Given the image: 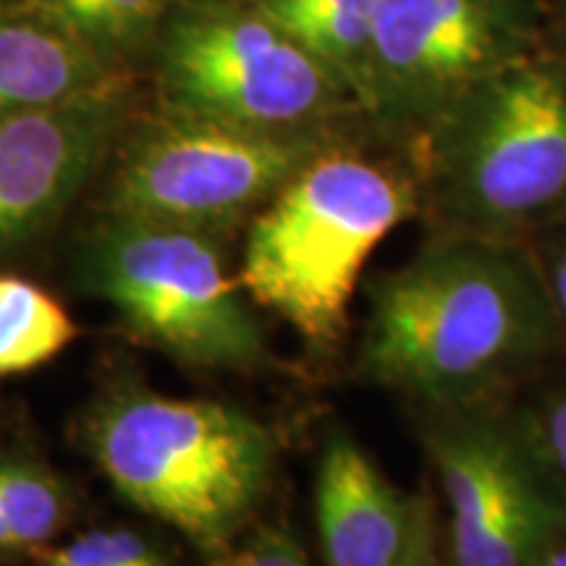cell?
<instances>
[{
	"label": "cell",
	"mask_w": 566,
	"mask_h": 566,
	"mask_svg": "<svg viewBox=\"0 0 566 566\" xmlns=\"http://www.w3.org/2000/svg\"><path fill=\"white\" fill-rule=\"evenodd\" d=\"M562 342L530 242L430 231L370 289L367 380L424 412L493 405Z\"/></svg>",
	"instance_id": "cell-1"
},
{
	"label": "cell",
	"mask_w": 566,
	"mask_h": 566,
	"mask_svg": "<svg viewBox=\"0 0 566 566\" xmlns=\"http://www.w3.org/2000/svg\"><path fill=\"white\" fill-rule=\"evenodd\" d=\"M405 153L430 231L535 242L566 221V53L546 42L488 74Z\"/></svg>",
	"instance_id": "cell-2"
},
{
	"label": "cell",
	"mask_w": 566,
	"mask_h": 566,
	"mask_svg": "<svg viewBox=\"0 0 566 566\" xmlns=\"http://www.w3.org/2000/svg\"><path fill=\"white\" fill-rule=\"evenodd\" d=\"M420 212L405 147L375 155L336 139L252 218L239 283L313 349H334L375 247Z\"/></svg>",
	"instance_id": "cell-3"
},
{
	"label": "cell",
	"mask_w": 566,
	"mask_h": 566,
	"mask_svg": "<svg viewBox=\"0 0 566 566\" xmlns=\"http://www.w3.org/2000/svg\"><path fill=\"white\" fill-rule=\"evenodd\" d=\"M84 446L122 499L210 556L231 546L273 475V438L244 409L142 386L90 409Z\"/></svg>",
	"instance_id": "cell-4"
},
{
	"label": "cell",
	"mask_w": 566,
	"mask_h": 566,
	"mask_svg": "<svg viewBox=\"0 0 566 566\" xmlns=\"http://www.w3.org/2000/svg\"><path fill=\"white\" fill-rule=\"evenodd\" d=\"M160 111L265 132H338L363 116L342 82L258 0H197L158 45ZM365 118V116H363Z\"/></svg>",
	"instance_id": "cell-5"
},
{
	"label": "cell",
	"mask_w": 566,
	"mask_h": 566,
	"mask_svg": "<svg viewBox=\"0 0 566 566\" xmlns=\"http://www.w3.org/2000/svg\"><path fill=\"white\" fill-rule=\"evenodd\" d=\"M84 281L142 342L202 370L265 363L260 323L226 271L216 233L111 216L84 252Z\"/></svg>",
	"instance_id": "cell-6"
},
{
	"label": "cell",
	"mask_w": 566,
	"mask_h": 566,
	"mask_svg": "<svg viewBox=\"0 0 566 566\" xmlns=\"http://www.w3.org/2000/svg\"><path fill=\"white\" fill-rule=\"evenodd\" d=\"M338 132H265L160 111L111 181V216L221 233L258 216Z\"/></svg>",
	"instance_id": "cell-7"
},
{
	"label": "cell",
	"mask_w": 566,
	"mask_h": 566,
	"mask_svg": "<svg viewBox=\"0 0 566 566\" xmlns=\"http://www.w3.org/2000/svg\"><path fill=\"white\" fill-rule=\"evenodd\" d=\"M543 0H375L363 113L407 147L472 84L546 45Z\"/></svg>",
	"instance_id": "cell-8"
},
{
	"label": "cell",
	"mask_w": 566,
	"mask_h": 566,
	"mask_svg": "<svg viewBox=\"0 0 566 566\" xmlns=\"http://www.w3.org/2000/svg\"><path fill=\"white\" fill-rule=\"evenodd\" d=\"M424 449L446 501L449 566H530L566 509L516 417L493 405L428 412Z\"/></svg>",
	"instance_id": "cell-9"
},
{
	"label": "cell",
	"mask_w": 566,
	"mask_h": 566,
	"mask_svg": "<svg viewBox=\"0 0 566 566\" xmlns=\"http://www.w3.org/2000/svg\"><path fill=\"white\" fill-rule=\"evenodd\" d=\"M126 116L118 76L101 87L0 122V250L51 226L101 166Z\"/></svg>",
	"instance_id": "cell-10"
},
{
	"label": "cell",
	"mask_w": 566,
	"mask_h": 566,
	"mask_svg": "<svg viewBox=\"0 0 566 566\" xmlns=\"http://www.w3.org/2000/svg\"><path fill=\"white\" fill-rule=\"evenodd\" d=\"M417 495L388 480L342 430H331L315 475V516L325 566H399Z\"/></svg>",
	"instance_id": "cell-11"
},
{
	"label": "cell",
	"mask_w": 566,
	"mask_h": 566,
	"mask_svg": "<svg viewBox=\"0 0 566 566\" xmlns=\"http://www.w3.org/2000/svg\"><path fill=\"white\" fill-rule=\"evenodd\" d=\"M111 61L42 11H0V122L111 82Z\"/></svg>",
	"instance_id": "cell-12"
},
{
	"label": "cell",
	"mask_w": 566,
	"mask_h": 566,
	"mask_svg": "<svg viewBox=\"0 0 566 566\" xmlns=\"http://www.w3.org/2000/svg\"><path fill=\"white\" fill-rule=\"evenodd\" d=\"M74 336V321L45 289L19 275H0V375L51 363Z\"/></svg>",
	"instance_id": "cell-13"
},
{
	"label": "cell",
	"mask_w": 566,
	"mask_h": 566,
	"mask_svg": "<svg viewBox=\"0 0 566 566\" xmlns=\"http://www.w3.org/2000/svg\"><path fill=\"white\" fill-rule=\"evenodd\" d=\"M373 21L375 0H328L315 11L283 24L352 92L359 111L370 71Z\"/></svg>",
	"instance_id": "cell-14"
},
{
	"label": "cell",
	"mask_w": 566,
	"mask_h": 566,
	"mask_svg": "<svg viewBox=\"0 0 566 566\" xmlns=\"http://www.w3.org/2000/svg\"><path fill=\"white\" fill-rule=\"evenodd\" d=\"M69 516V493L45 467L0 459V551L45 546Z\"/></svg>",
	"instance_id": "cell-15"
},
{
	"label": "cell",
	"mask_w": 566,
	"mask_h": 566,
	"mask_svg": "<svg viewBox=\"0 0 566 566\" xmlns=\"http://www.w3.org/2000/svg\"><path fill=\"white\" fill-rule=\"evenodd\" d=\"M38 11L105 61L137 51L171 0H34Z\"/></svg>",
	"instance_id": "cell-16"
},
{
	"label": "cell",
	"mask_w": 566,
	"mask_h": 566,
	"mask_svg": "<svg viewBox=\"0 0 566 566\" xmlns=\"http://www.w3.org/2000/svg\"><path fill=\"white\" fill-rule=\"evenodd\" d=\"M514 417L537 470L566 509V388L543 394Z\"/></svg>",
	"instance_id": "cell-17"
},
{
	"label": "cell",
	"mask_w": 566,
	"mask_h": 566,
	"mask_svg": "<svg viewBox=\"0 0 566 566\" xmlns=\"http://www.w3.org/2000/svg\"><path fill=\"white\" fill-rule=\"evenodd\" d=\"M42 566H168V558L129 527H101L74 537Z\"/></svg>",
	"instance_id": "cell-18"
},
{
	"label": "cell",
	"mask_w": 566,
	"mask_h": 566,
	"mask_svg": "<svg viewBox=\"0 0 566 566\" xmlns=\"http://www.w3.org/2000/svg\"><path fill=\"white\" fill-rule=\"evenodd\" d=\"M212 566H310L302 543L281 527H263L260 533L212 556Z\"/></svg>",
	"instance_id": "cell-19"
},
{
	"label": "cell",
	"mask_w": 566,
	"mask_h": 566,
	"mask_svg": "<svg viewBox=\"0 0 566 566\" xmlns=\"http://www.w3.org/2000/svg\"><path fill=\"white\" fill-rule=\"evenodd\" d=\"M533 244L543 281H546L551 307H554L558 336L566 344V221L548 229Z\"/></svg>",
	"instance_id": "cell-20"
},
{
	"label": "cell",
	"mask_w": 566,
	"mask_h": 566,
	"mask_svg": "<svg viewBox=\"0 0 566 566\" xmlns=\"http://www.w3.org/2000/svg\"><path fill=\"white\" fill-rule=\"evenodd\" d=\"M399 566H449L446 546L438 535L436 506L428 495H417V512L407 554Z\"/></svg>",
	"instance_id": "cell-21"
},
{
	"label": "cell",
	"mask_w": 566,
	"mask_h": 566,
	"mask_svg": "<svg viewBox=\"0 0 566 566\" xmlns=\"http://www.w3.org/2000/svg\"><path fill=\"white\" fill-rule=\"evenodd\" d=\"M263 9L271 13L275 21H281V24H289V21L304 17V13L315 11L317 6L328 3V0H258Z\"/></svg>",
	"instance_id": "cell-22"
},
{
	"label": "cell",
	"mask_w": 566,
	"mask_h": 566,
	"mask_svg": "<svg viewBox=\"0 0 566 566\" xmlns=\"http://www.w3.org/2000/svg\"><path fill=\"white\" fill-rule=\"evenodd\" d=\"M530 566H566V516L546 537V543H543Z\"/></svg>",
	"instance_id": "cell-23"
},
{
	"label": "cell",
	"mask_w": 566,
	"mask_h": 566,
	"mask_svg": "<svg viewBox=\"0 0 566 566\" xmlns=\"http://www.w3.org/2000/svg\"><path fill=\"white\" fill-rule=\"evenodd\" d=\"M546 40L556 51L566 53V0H556L554 6H548Z\"/></svg>",
	"instance_id": "cell-24"
}]
</instances>
